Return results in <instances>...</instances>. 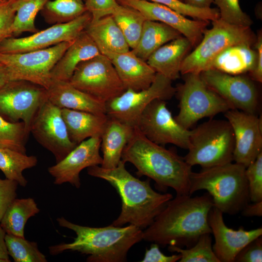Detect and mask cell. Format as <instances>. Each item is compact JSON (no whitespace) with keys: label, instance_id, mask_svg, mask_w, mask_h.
<instances>
[{"label":"cell","instance_id":"obj_13","mask_svg":"<svg viewBox=\"0 0 262 262\" xmlns=\"http://www.w3.org/2000/svg\"><path fill=\"white\" fill-rule=\"evenodd\" d=\"M135 127L147 139L158 145L173 144L187 149L189 147L191 131L177 122L165 100L156 99L151 102Z\"/></svg>","mask_w":262,"mask_h":262},{"label":"cell","instance_id":"obj_14","mask_svg":"<svg viewBox=\"0 0 262 262\" xmlns=\"http://www.w3.org/2000/svg\"><path fill=\"white\" fill-rule=\"evenodd\" d=\"M30 131L43 147L53 154L56 163L63 159L77 146L69 137L61 109L48 98L36 112Z\"/></svg>","mask_w":262,"mask_h":262},{"label":"cell","instance_id":"obj_42","mask_svg":"<svg viewBox=\"0 0 262 262\" xmlns=\"http://www.w3.org/2000/svg\"><path fill=\"white\" fill-rule=\"evenodd\" d=\"M85 5L91 20H95L111 15L118 3L116 0H86Z\"/></svg>","mask_w":262,"mask_h":262},{"label":"cell","instance_id":"obj_11","mask_svg":"<svg viewBox=\"0 0 262 262\" xmlns=\"http://www.w3.org/2000/svg\"><path fill=\"white\" fill-rule=\"evenodd\" d=\"M176 93L172 81L156 73L147 89L134 91L128 89L119 96L106 102V115L132 126H136L140 116L153 100L170 99Z\"/></svg>","mask_w":262,"mask_h":262},{"label":"cell","instance_id":"obj_46","mask_svg":"<svg viewBox=\"0 0 262 262\" xmlns=\"http://www.w3.org/2000/svg\"><path fill=\"white\" fill-rule=\"evenodd\" d=\"M257 54V61L254 69L250 73L255 81L262 82V36L259 33L255 43Z\"/></svg>","mask_w":262,"mask_h":262},{"label":"cell","instance_id":"obj_4","mask_svg":"<svg viewBox=\"0 0 262 262\" xmlns=\"http://www.w3.org/2000/svg\"><path fill=\"white\" fill-rule=\"evenodd\" d=\"M57 221L60 226L74 231L76 237L72 243L49 246L52 255L69 250L89 255V262H124L130 249L143 240L142 229L131 224L93 228L74 224L63 217Z\"/></svg>","mask_w":262,"mask_h":262},{"label":"cell","instance_id":"obj_45","mask_svg":"<svg viewBox=\"0 0 262 262\" xmlns=\"http://www.w3.org/2000/svg\"><path fill=\"white\" fill-rule=\"evenodd\" d=\"M181 258L180 255L173 254L170 256L164 255L159 248V245L153 243L149 249H146L144 257L142 262H176Z\"/></svg>","mask_w":262,"mask_h":262},{"label":"cell","instance_id":"obj_5","mask_svg":"<svg viewBox=\"0 0 262 262\" xmlns=\"http://www.w3.org/2000/svg\"><path fill=\"white\" fill-rule=\"evenodd\" d=\"M246 167L232 162L192 172L189 195L205 190L212 197L213 207L223 213L237 214L250 202Z\"/></svg>","mask_w":262,"mask_h":262},{"label":"cell","instance_id":"obj_19","mask_svg":"<svg viewBox=\"0 0 262 262\" xmlns=\"http://www.w3.org/2000/svg\"><path fill=\"white\" fill-rule=\"evenodd\" d=\"M118 4L140 12L146 19L164 23L179 31L192 46L199 42L208 21L191 20L170 8L146 0H116Z\"/></svg>","mask_w":262,"mask_h":262},{"label":"cell","instance_id":"obj_20","mask_svg":"<svg viewBox=\"0 0 262 262\" xmlns=\"http://www.w3.org/2000/svg\"><path fill=\"white\" fill-rule=\"evenodd\" d=\"M223 213L213 207L208 214V224L214 238L213 251L220 262H234L240 251L250 242L262 236V227L250 230L240 227L238 230L228 228Z\"/></svg>","mask_w":262,"mask_h":262},{"label":"cell","instance_id":"obj_34","mask_svg":"<svg viewBox=\"0 0 262 262\" xmlns=\"http://www.w3.org/2000/svg\"><path fill=\"white\" fill-rule=\"evenodd\" d=\"M43 9L46 21L53 24L70 21L87 11L82 0H49Z\"/></svg>","mask_w":262,"mask_h":262},{"label":"cell","instance_id":"obj_38","mask_svg":"<svg viewBox=\"0 0 262 262\" xmlns=\"http://www.w3.org/2000/svg\"><path fill=\"white\" fill-rule=\"evenodd\" d=\"M166 6L184 16L196 19L214 21L220 18L218 9L202 8L191 6L180 0H146Z\"/></svg>","mask_w":262,"mask_h":262},{"label":"cell","instance_id":"obj_30","mask_svg":"<svg viewBox=\"0 0 262 262\" xmlns=\"http://www.w3.org/2000/svg\"><path fill=\"white\" fill-rule=\"evenodd\" d=\"M39 212L34 199L16 198L3 215L0 226L6 234L24 238V228L28 220Z\"/></svg>","mask_w":262,"mask_h":262},{"label":"cell","instance_id":"obj_7","mask_svg":"<svg viewBox=\"0 0 262 262\" xmlns=\"http://www.w3.org/2000/svg\"><path fill=\"white\" fill-rule=\"evenodd\" d=\"M213 26L205 30L196 48L185 57L180 67L182 75L200 74L210 69L215 58L227 48L240 44H255L256 37L250 27L235 25L220 18L212 21Z\"/></svg>","mask_w":262,"mask_h":262},{"label":"cell","instance_id":"obj_39","mask_svg":"<svg viewBox=\"0 0 262 262\" xmlns=\"http://www.w3.org/2000/svg\"><path fill=\"white\" fill-rule=\"evenodd\" d=\"M218 7L220 18L231 24L250 27L253 22L241 9L239 0H213Z\"/></svg>","mask_w":262,"mask_h":262},{"label":"cell","instance_id":"obj_1","mask_svg":"<svg viewBox=\"0 0 262 262\" xmlns=\"http://www.w3.org/2000/svg\"><path fill=\"white\" fill-rule=\"evenodd\" d=\"M213 206L208 192L194 197L177 195L143 231V240L162 246L190 247L202 235L212 233L208 214Z\"/></svg>","mask_w":262,"mask_h":262},{"label":"cell","instance_id":"obj_48","mask_svg":"<svg viewBox=\"0 0 262 262\" xmlns=\"http://www.w3.org/2000/svg\"><path fill=\"white\" fill-rule=\"evenodd\" d=\"M6 233L0 226V262H10L5 243Z\"/></svg>","mask_w":262,"mask_h":262},{"label":"cell","instance_id":"obj_9","mask_svg":"<svg viewBox=\"0 0 262 262\" xmlns=\"http://www.w3.org/2000/svg\"><path fill=\"white\" fill-rule=\"evenodd\" d=\"M73 41L25 52H0V64L5 67L10 81H26L48 89L53 67Z\"/></svg>","mask_w":262,"mask_h":262},{"label":"cell","instance_id":"obj_16","mask_svg":"<svg viewBox=\"0 0 262 262\" xmlns=\"http://www.w3.org/2000/svg\"><path fill=\"white\" fill-rule=\"evenodd\" d=\"M205 84L226 100L232 109L256 115L258 107L256 87L249 78L231 75L215 69L201 72Z\"/></svg>","mask_w":262,"mask_h":262},{"label":"cell","instance_id":"obj_24","mask_svg":"<svg viewBox=\"0 0 262 262\" xmlns=\"http://www.w3.org/2000/svg\"><path fill=\"white\" fill-rule=\"evenodd\" d=\"M192 46L187 38L181 36L155 50L147 62L156 73L176 80L180 77L181 64Z\"/></svg>","mask_w":262,"mask_h":262},{"label":"cell","instance_id":"obj_6","mask_svg":"<svg viewBox=\"0 0 262 262\" xmlns=\"http://www.w3.org/2000/svg\"><path fill=\"white\" fill-rule=\"evenodd\" d=\"M191 131L188 152L183 157L190 165L207 168L233 161L234 133L227 120L211 119Z\"/></svg>","mask_w":262,"mask_h":262},{"label":"cell","instance_id":"obj_26","mask_svg":"<svg viewBox=\"0 0 262 262\" xmlns=\"http://www.w3.org/2000/svg\"><path fill=\"white\" fill-rule=\"evenodd\" d=\"M84 31L94 42L100 54L107 57L130 50L122 32L112 15L91 20Z\"/></svg>","mask_w":262,"mask_h":262},{"label":"cell","instance_id":"obj_2","mask_svg":"<svg viewBox=\"0 0 262 262\" xmlns=\"http://www.w3.org/2000/svg\"><path fill=\"white\" fill-rule=\"evenodd\" d=\"M88 175L103 179L112 185L118 193L122 202L121 213L112 225L122 227L129 223L146 229L173 198L170 193L161 194L154 191L150 179L141 180L131 175L121 160L114 168L106 169L98 165L87 168Z\"/></svg>","mask_w":262,"mask_h":262},{"label":"cell","instance_id":"obj_44","mask_svg":"<svg viewBox=\"0 0 262 262\" xmlns=\"http://www.w3.org/2000/svg\"><path fill=\"white\" fill-rule=\"evenodd\" d=\"M18 185L15 181L0 178V221L9 205L16 198Z\"/></svg>","mask_w":262,"mask_h":262},{"label":"cell","instance_id":"obj_28","mask_svg":"<svg viewBox=\"0 0 262 262\" xmlns=\"http://www.w3.org/2000/svg\"><path fill=\"white\" fill-rule=\"evenodd\" d=\"M248 44L231 46L221 52L214 60L210 69L231 75H242L252 71L257 54Z\"/></svg>","mask_w":262,"mask_h":262},{"label":"cell","instance_id":"obj_15","mask_svg":"<svg viewBox=\"0 0 262 262\" xmlns=\"http://www.w3.org/2000/svg\"><path fill=\"white\" fill-rule=\"evenodd\" d=\"M91 19V15L86 11L70 21L53 24L31 35L5 38L0 43V52H25L45 49L64 42L73 41L85 30Z\"/></svg>","mask_w":262,"mask_h":262},{"label":"cell","instance_id":"obj_40","mask_svg":"<svg viewBox=\"0 0 262 262\" xmlns=\"http://www.w3.org/2000/svg\"><path fill=\"white\" fill-rule=\"evenodd\" d=\"M250 200L256 202L262 200V152L246 168Z\"/></svg>","mask_w":262,"mask_h":262},{"label":"cell","instance_id":"obj_25","mask_svg":"<svg viewBox=\"0 0 262 262\" xmlns=\"http://www.w3.org/2000/svg\"><path fill=\"white\" fill-rule=\"evenodd\" d=\"M100 54L91 38L82 32L71 44L53 67L52 80L69 81L81 63Z\"/></svg>","mask_w":262,"mask_h":262},{"label":"cell","instance_id":"obj_29","mask_svg":"<svg viewBox=\"0 0 262 262\" xmlns=\"http://www.w3.org/2000/svg\"><path fill=\"white\" fill-rule=\"evenodd\" d=\"M182 34L171 27L160 22L146 19L139 42L131 51L147 61L149 57L164 45Z\"/></svg>","mask_w":262,"mask_h":262},{"label":"cell","instance_id":"obj_17","mask_svg":"<svg viewBox=\"0 0 262 262\" xmlns=\"http://www.w3.org/2000/svg\"><path fill=\"white\" fill-rule=\"evenodd\" d=\"M224 113L234 133L233 161L246 168L262 152V118L236 109Z\"/></svg>","mask_w":262,"mask_h":262},{"label":"cell","instance_id":"obj_37","mask_svg":"<svg viewBox=\"0 0 262 262\" xmlns=\"http://www.w3.org/2000/svg\"><path fill=\"white\" fill-rule=\"evenodd\" d=\"M30 132L24 122H9L0 115V147L26 154V143Z\"/></svg>","mask_w":262,"mask_h":262},{"label":"cell","instance_id":"obj_31","mask_svg":"<svg viewBox=\"0 0 262 262\" xmlns=\"http://www.w3.org/2000/svg\"><path fill=\"white\" fill-rule=\"evenodd\" d=\"M37 162L35 156H28L16 150L0 147V169L6 179L15 181L22 187H25L28 183L23 175V171L34 167Z\"/></svg>","mask_w":262,"mask_h":262},{"label":"cell","instance_id":"obj_50","mask_svg":"<svg viewBox=\"0 0 262 262\" xmlns=\"http://www.w3.org/2000/svg\"><path fill=\"white\" fill-rule=\"evenodd\" d=\"M9 81L10 79L6 68L0 64V88Z\"/></svg>","mask_w":262,"mask_h":262},{"label":"cell","instance_id":"obj_36","mask_svg":"<svg viewBox=\"0 0 262 262\" xmlns=\"http://www.w3.org/2000/svg\"><path fill=\"white\" fill-rule=\"evenodd\" d=\"M211 234L202 235L190 247L184 249L175 246H168V250L180 255L179 262H220L213 249Z\"/></svg>","mask_w":262,"mask_h":262},{"label":"cell","instance_id":"obj_33","mask_svg":"<svg viewBox=\"0 0 262 262\" xmlns=\"http://www.w3.org/2000/svg\"><path fill=\"white\" fill-rule=\"evenodd\" d=\"M49 0H16V11L12 27V35L17 36L24 32L35 33L38 31L35 19Z\"/></svg>","mask_w":262,"mask_h":262},{"label":"cell","instance_id":"obj_12","mask_svg":"<svg viewBox=\"0 0 262 262\" xmlns=\"http://www.w3.org/2000/svg\"><path fill=\"white\" fill-rule=\"evenodd\" d=\"M48 98L45 88L24 80L10 81L0 88V115L11 122H24L30 132L33 119Z\"/></svg>","mask_w":262,"mask_h":262},{"label":"cell","instance_id":"obj_49","mask_svg":"<svg viewBox=\"0 0 262 262\" xmlns=\"http://www.w3.org/2000/svg\"><path fill=\"white\" fill-rule=\"evenodd\" d=\"M184 2L194 7L206 8L210 7L213 0H184Z\"/></svg>","mask_w":262,"mask_h":262},{"label":"cell","instance_id":"obj_8","mask_svg":"<svg viewBox=\"0 0 262 262\" xmlns=\"http://www.w3.org/2000/svg\"><path fill=\"white\" fill-rule=\"evenodd\" d=\"M184 82L176 88L179 112L174 117L183 128L189 129L204 117H213L232 109L230 105L211 89L200 74L184 75Z\"/></svg>","mask_w":262,"mask_h":262},{"label":"cell","instance_id":"obj_35","mask_svg":"<svg viewBox=\"0 0 262 262\" xmlns=\"http://www.w3.org/2000/svg\"><path fill=\"white\" fill-rule=\"evenodd\" d=\"M4 240L8 255L14 262H47L46 256L39 250L36 242L9 234H5Z\"/></svg>","mask_w":262,"mask_h":262},{"label":"cell","instance_id":"obj_18","mask_svg":"<svg viewBox=\"0 0 262 262\" xmlns=\"http://www.w3.org/2000/svg\"><path fill=\"white\" fill-rule=\"evenodd\" d=\"M101 138L94 136L78 144L63 159L48 168L54 178V183H69L77 188L81 186L80 174L85 168L101 165L100 155Z\"/></svg>","mask_w":262,"mask_h":262},{"label":"cell","instance_id":"obj_22","mask_svg":"<svg viewBox=\"0 0 262 262\" xmlns=\"http://www.w3.org/2000/svg\"><path fill=\"white\" fill-rule=\"evenodd\" d=\"M114 65L125 88L140 91L148 88L155 80L156 71L131 50L107 56Z\"/></svg>","mask_w":262,"mask_h":262},{"label":"cell","instance_id":"obj_32","mask_svg":"<svg viewBox=\"0 0 262 262\" xmlns=\"http://www.w3.org/2000/svg\"><path fill=\"white\" fill-rule=\"evenodd\" d=\"M131 49L137 45L146 18L137 10L118 4L111 15Z\"/></svg>","mask_w":262,"mask_h":262},{"label":"cell","instance_id":"obj_41","mask_svg":"<svg viewBox=\"0 0 262 262\" xmlns=\"http://www.w3.org/2000/svg\"><path fill=\"white\" fill-rule=\"evenodd\" d=\"M16 0L0 4V43L12 37V27L16 11Z\"/></svg>","mask_w":262,"mask_h":262},{"label":"cell","instance_id":"obj_23","mask_svg":"<svg viewBox=\"0 0 262 262\" xmlns=\"http://www.w3.org/2000/svg\"><path fill=\"white\" fill-rule=\"evenodd\" d=\"M134 127L108 117L101 138L102 163L100 166L111 169L121 160L124 148L131 138Z\"/></svg>","mask_w":262,"mask_h":262},{"label":"cell","instance_id":"obj_47","mask_svg":"<svg viewBox=\"0 0 262 262\" xmlns=\"http://www.w3.org/2000/svg\"><path fill=\"white\" fill-rule=\"evenodd\" d=\"M243 216L247 217L251 216H262V200L250 203L246 206L241 211Z\"/></svg>","mask_w":262,"mask_h":262},{"label":"cell","instance_id":"obj_21","mask_svg":"<svg viewBox=\"0 0 262 262\" xmlns=\"http://www.w3.org/2000/svg\"><path fill=\"white\" fill-rule=\"evenodd\" d=\"M47 90L48 99L61 109L106 115L105 102L76 88L68 81L52 80Z\"/></svg>","mask_w":262,"mask_h":262},{"label":"cell","instance_id":"obj_52","mask_svg":"<svg viewBox=\"0 0 262 262\" xmlns=\"http://www.w3.org/2000/svg\"><path fill=\"white\" fill-rule=\"evenodd\" d=\"M180 0L184 2V0Z\"/></svg>","mask_w":262,"mask_h":262},{"label":"cell","instance_id":"obj_43","mask_svg":"<svg viewBox=\"0 0 262 262\" xmlns=\"http://www.w3.org/2000/svg\"><path fill=\"white\" fill-rule=\"evenodd\" d=\"M234 262H262V236L254 239L244 247L236 256Z\"/></svg>","mask_w":262,"mask_h":262},{"label":"cell","instance_id":"obj_3","mask_svg":"<svg viewBox=\"0 0 262 262\" xmlns=\"http://www.w3.org/2000/svg\"><path fill=\"white\" fill-rule=\"evenodd\" d=\"M121 160L132 164L138 177L145 176L154 180L158 188L171 187L177 195H189L192 166L176 151L149 140L136 127Z\"/></svg>","mask_w":262,"mask_h":262},{"label":"cell","instance_id":"obj_27","mask_svg":"<svg viewBox=\"0 0 262 262\" xmlns=\"http://www.w3.org/2000/svg\"><path fill=\"white\" fill-rule=\"evenodd\" d=\"M70 140L78 145L83 141L94 136H101L107 122V115L61 109Z\"/></svg>","mask_w":262,"mask_h":262},{"label":"cell","instance_id":"obj_10","mask_svg":"<svg viewBox=\"0 0 262 262\" xmlns=\"http://www.w3.org/2000/svg\"><path fill=\"white\" fill-rule=\"evenodd\" d=\"M68 82L105 102L126 90L110 59L101 54L80 64Z\"/></svg>","mask_w":262,"mask_h":262},{"label":"cell","instance_id":"obj_51","mask_svg":"<svg viewBox=\"0 0 262 262\" xmlns=\"http://www.w3.org/2000/svg\"><path fill=\"white\" fill-rule=\"evenodd\" d=\"M12 0H0V4Z\"/></svg>","mask_w":262,"mask_h":262}]
</instances>
